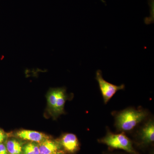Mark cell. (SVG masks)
Returning <instances> with one entry per match:
<instances>
[{"label": "cell", "instance_id": "cell-10", "mask_svg": "<svg viewBox=\"0 0 154 154\" xmlns=\"http://www.w3.org/2000/svg\"><path fill=\"white\" fill-rule=\"evenodd\" d=\"M58 90V89L53 90L51 92L48 96V102L50 107L54 112L56 105L57 99Z\"/></svg>", "mask_w": 154, "mask_h": 154}, {"label": "cell", "instance_id": "cell-4", "mask_svg": "<svg viewBox=\"0 0 154 154\" xmlns=\"http://www.w3.org/2000/svg\"><path fill=\"white\" fill-rule=\"evenodd\" d=\"M61 144L64 149L70 153H74L79 149V143L76 136L69 133L64 135L61 140Z\"/></svg>", "mask_w": 154, "mask_h": 154}, {"label": "cell", "instance_id": "cell-17", "mask_svg": "<svg viewBox=\"0 0 154 154\" xmlns=\"http://www.w3.org/2000/svg\"><path fill=\"white\" fill-rule=\"evenodd\" d=\"M110 154V153H108V154Z\"/></svg>", "mask_w": 154, "mask_h": 154}, {"label": "cell", "instance_id": "cell-12", "mask_svg": "<svg viewBox=\"0 0 154 154\" xmlns=\"http://www.w3.org/2000/svg\"><path fill=\"white\" fill-rule=\"evenodd\" d=\"M0 154H8L6 147L2 143H0Z\"/></svg>", "mask_w": 154, "mask_h": 154}, {"label": "cell", "instance_id": "cell-7", "mask_svg": "<svg viewBox=\"0 0 154 154\" xmlns=\"http://www.w3.org/2000/svg\"><path fill=\"white\" fill-rule=\"evenodd\" d=\"M39 154H49L59 150L60 146L54 141L45 140L39 143L38 146Z\"/></svg>", "mask_w": 154, "mask_h": 154}, {"label": "cell", "instance_id": "cell-8", "mask_svg": "<svg viewBox=\"0 0 154 154\" xmlns=\"http://www.w3.org/2000/svg\"><path fill=\"white\" fill-rule=\"evenodd\" d=\"M66 97L65 94L64 90L63 89H58L56 105L54 112L56 114H60L63 113L64 106L65 103Z\"/></svg>", "mask_w": 154, "mask_h": 154}, {"label": "cell", "instance_id": "cell-14", "mask_svg": "<svg viewBox=\"0 0 154 154\" xmlns=\"http://www.w3.org/2000/svg\"><path fill=\"white\" fill-rule=\"evenodd\" d=\"M5 138V135L2 131L0 130V143H2Z\"/></svg>", "mask_w": 154, "mask_h": 154}, {"label": "cell", "instance_id": "cell-6", "mask_svg": "<svg viewBox=\"0 0 154 154\" xmlns=\"http://www.w3.org/2000/svg\"><path fill=\"white\" fill-rule=\"evenodd\" d=\"M17 135L22 139L40 143L45 140L48 139V137L42 133L34 131H20L17 133Z\"/></svg>", "mask_w": 154, "mask_h": 154}, {"label": "cell", "instance_id": "cell-3", "mask_svg": "<svg viewBox=\"0 0 154 154\" xmlns=\"http://www.w3.org/2000/svg\"><path fill=\"white\" fill-rule=\"evenodd\" d=\"M96 79L99 84L105 104L112 98L117 91L125 88L124 85H116L105 81L102 77V71L99 70L96 72Z\"/></svg>", "mask_w": 154, "mask_h": 154}, {"label": "cell", "instance_id": "cell-11", "mask_svg": "<svg viewBox=\"0 0 154 154\" xmlns=\"http://www.w3.org/2000/svg\"><path fill=\"white\" fill-rule=\"evenodd\" d=\"M24 154H35L31 146V143H28L23 148Z\"/></svg>", "mask_w": 154, "mask_h": 154}, {"label": "cell", "instance_id": "cell-13", "mask_svg": "<svg viewBox=\"0 0 154 154\" xmlns=\"http://www.w3.org/2000/svg\"><path fill=\"white\" fill-rule=\"evenodd\" d=\"M31 144L32 148L33 149V151H34V154H39V148H38V146L36 145V144L33 143H31Z\"/></svg>", "mask_w": 154, "mask_h": 154}, {"label": "cell", "instance_id": "cell-16", "mask_svg": "<svg viewBox=\"0 0 154 154\" xmlns=\"http://www.w3.org/2000/svg\"><path fill=\"white\" fill-rule=\"evenodd\" d=\"M150 154H154V152H151V153Z\"/></svg>", "mask_w": 154, "mask_h": 154}, {"label": "cell", "instance_id": "cell-2", "mask_svg": "<svg viewBox=\"0 0 154 154\" xmlns=\"http://www.w3.org/2000/svg\"><path fill=\"white\" fill-rule=\"evenodd\" d=\"M99 142L111 148L123 150L131 154H138L134 148L131 141L123 134H114L108 132Z\"/></svg>", "mask_w": 154, "mask_h": 154}, {"label": "cell", "instance_id": "cell-5", "mask_svg": "<svg viewBox=\"0 0 154 154\" xmlns=\"http://www.w3.org/2000/svg\"><path fill=\"white\" fill-rule=\"evenodd\" d=\"M141 143L147 146L154 141V123L153 121H149L143 127L140 133Z\"/></svg>", "mask_w": 154, "mask_h": 154}, {"label": "cell", "instance_id": "cell-15", "mask_svg": "<svg viewBox=\"0 0 154 154\" xmlns=\"http://www.w3.org/2000/svg\"><path fill=\"white\" fill-rule=\"evenodd\" d=\"M49 154H66L62 150H58L57 151L51 153Z\"/></svg>", "mask_w": 154, "mask_h": 154}, {"label": "cell", "instance_id": "cell-9", "mask_svg": "<svg viewBox=\"0 0 154 154\" xmlns=\"http://www.w3.org/2000/svg\"><path fill=\"white\" fill-rule=\"evenodd\" d=\"M6 148L10 154H21L22 152L21 144L15 140H9L7 142Z\"/></svg>", "mask_w": 154, "mask_h": 154}, {"label": "cell", "instance_id": "cell-1", "mask_svg": "<svg viewBox=\"0 0 154 154\" xmlns=\"http://www.w3.org/2000/svg\"><path fill=\"white\" fill-rule=\"evenodd\" d=\"M144 110L128 109L118 113L116 118V125L119 130H131L146 117Z\"/></svg>", "mask_w": 154, "mask_h": 154}]
</instances>
